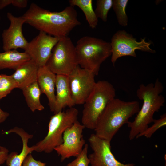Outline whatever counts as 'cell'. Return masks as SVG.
Masks as SVG:
<instances>
[{"label": "cell", "instance_id": "obj_7", "mask_svg": "<svg viewBox=\"0 0 166 166\" xmlns=\"http://www.w3.org/2000/svg\"><path fill=\"white\" fill-rule=\"evenodd\" d=\"M75 46L68 36L61 38L45 66L56 75L68 76L78 65Z\"/></svg>", "mask_w": 166, "mask_h": 166}, {"label": "cell", "instance_id": "obj_24", "mask_svg": "<svg viewBox=\"0 0 166 166\" xmlns=\"http://www.w3.org/2000/svg\"><path fill=\"white\" fill-rule=\"evenodd\" d=\"M153 124L151 126L147 128L143 132L138 135L136 138L142 136L147 138H150L152 135L160 128L166 125V114L164 113L160 116V118L154 119L153 122Z\"/></svg>", "mask_w": 166, "mask_h": 166}, {"label": "cell", "instance_id": "obj_14", "mask_svg": "<svg viewBox=\"0 0 166 166\" xmlns=\"http://www.w3.org/2000/svg\"><path fill=\"white\" fill-rule=\"evenodd\" d=\"M56 75L46 66L39 67L37 82L42 93L46 96L50 110L53 112L55 103Z\"/></svg>", "mask_w": 166, "mask_h": 166}, {"label": "cell", "instance_id": "obj_26", "mask_svg": "<svg viewBox=\"0 0 166 166\" xmlns=\"http://www.w3.org/2000/svg\"><path fill=\"white\" fill-rule=\"evenodd\" d=\"M22 165V166H46V164L36 160L30 153L26 157Z\"/></svg>", "mask_w": 166, "mask_h": 166}, {"label": "cell", "instance_id": "obj_4", "mask_svg": "<svg viewBox=\"0 0 166 166\" xmlns=\"http://www.w3.org/2000/svg\"><path fill=\"white\" fill-rule=\"evenodd\" d=\"M79 65L97 75L101 64L111 55L109 42L89 36L80 38L75 46Z\"/></svg>", "mask_w": 166, "mask_h": 166}, {"label": "cell", "instance_id": "obj_10", "mask_svg": "<svg viewBox=\"0 0 166 166\" xmlns=\"http://www.w3.org/2000/svg\"><path fill=\"white\" fill-rule=\"evenodd\" d=\"M85 128L77 120L65 131L62 143L54 149L58 155L61 156V162L72 156L76 157L81 153L85 144L82 134Z\"/></svg>", "mask_w": 166, "mask_h": 166}, {"label": "cell", "instance_id": "obj_17", "mask_svg": "<svg viewBox=\"0 0 166 166\" xmlns=\"http://www.w3.org/2000/svg\"><path fill=\"white\" fill-rule=\"evenodd\" d=\"M39 67L31 60L18 67L11 75L18 88L21 89L37 81Z\"/></svg>", "mask_w": 166, "mask_h": 166}, {"label": "cell", "instance_id": "obj_11", "mask_svg": "<svg viewBox=\"0 0 166 166\" xmlns=\"http://www.w3.org/2000/svg\"><path fill=\"white\" fill-rule=\"evenodd\" d=\"M60 38L40 31L38 35L28 42L24 52L39 67L45 66L53 49Z\"/></svg>", "mask_w": 166, "mask_h": 166}, {"label": "cell", "instance_id": "obj_32", "mask_svg": "<svg viewBox=\"0 0 166 166\" xmlns=\"http://www.w3.org/2000/svg\"><path fill=\"white\" fill-rule=\"evenodd\" d=\"M1 18L0 15V20H1Z\"/></svg>", "mask_w": 166, "mask_h": 166}, {"label": "cell", "instance_id": "obj_2", "mask_svg": "<svg viewBox=\"0 0 166 166\" xmlns=\"http://www.w3.org/2000/svg\"><path fill=\"white\" fill-rule=\"evenodd\" d=\"M164 87L157 78L155 83L146 85L140 84L136 91L138 98L143 101L142 107L134 121H129L128 126L130 128L129 138L132 140L148 127V124L153 122V116L164 105L165 98L160 93Z\"/></svg>", "mask_w": 166, "mask_h": 166}, {"label": "cell", "instance_id": "obj_22", "mask_svg": "<svg viewBox=\"0 0 166 166\" xmlns=\"http://www.w3.org/2000/svg\"><path fill=\"white\" fill-rule=\"evenodd\" d=\"M16 88H18L17 85L11 75L1 74L0 79V101Z\"/></svg>", "mask_w": 166, "mask_h": 166}, {"label": "cell", "instance_id": "obj_20", "mask_svg": "<svg viewBox=\"0 0 166 166\" xmlns=\"http://www.w3.org/2000/svg\"><path fill=\"white\" fill-rule=\"evenodd\" d=\"M70 6H77L83 12L86 19L92 29L95 28L98 22L97 17L93 6L92 0H69Z\"/></svg>", "mask_w": 166, "mask_h": 166}, {"label": "cell", "instance_id": "obj_3", "mask_svg": "<svg viewBox=\"0 0 166 166\" xmlns=\"http://www.w3.org/2000/svg\"><path fill=\"white\" fill-rule=\"evenodd\" d=\"M140 109L136 101H125L114 98L99 117L94 130L99 137L111 141L120 128Z\"/></svg>", "mask_w": 166, "mask_h": 166}, {"label": "cell", "instance_id": "obj_5", "mask_svg": "<svg viewBox=\"0 0 166 166\" xmlns=\"http://www.w3.org/2000/svg\"><path fill=\"white\" fill-rule=\"evenodd\" d=\"M115 96L116 90L111 83L105 80L96 82L84 103L81 122L85 128L94 130L102 113Z\"/></svg>", "mask_w": 166, "mask_h": 166}, {"label": "cell", "instance_id": "obj_18", "mask_svg": "<svg viewBox=\"0 0 166 166\" xmlns=\"http://www.w3.org/2000/svg\"><path fill=\"white\" fill-rule=\"evenodd\" d=\"M30 60L25 52L12 50L0 53V69H5L15 70L24 63Z\"/></svg>", "mask_w": 166, "mask_h": 166}, {"label": "cell", "instance_id": "obj_9", "mask_svg": "<svg viewBox=\"0 0 166 166\" xmlns=\"http://www.w3.org/2000/svg\"><path fill=\"white\" fill-rule=\"evenodd\" d=\"M95 76L91 71L79 65L68 76L72 98L75 105L84 104L94 87Z\"/></svg>", "mask_w": 166, "mask_h": 166}, {"label": "cell", "instance_id": "obj_8", "mask_svg": "<svg viewBox=\"0 0 166 166\" xmlns=\"http://www.w3.org/2000/svg\"><path fill=\"white\" fill-rule=\"evenodd\" d=\"M110 43L111 61L113 65L120 57L125 56L136 57L135 50L137 49L151 53L156 52L150 47L152 43L146 42L145 38H141L140 41L138 42L132 34L124 30H118L115 33Z\"/></svg>", "mask_w": 166, "mask_h": 166}, {"label": "cell", "instance_id": "obj_29", "mask_svg": "<svg viewBox=\"0 0 166 166\" xmlns=\"http://www.w3.org/2000/svg\"><path fill=\"white\" fill-rule=\"evenodd\" d=\"M9 115L8 112L3 111L0 107V124L3 122Z\"/></svg>", "mask_w": 166, "mask_h": 166}, {"label": "cell", "instance_id": "obj_15", "mask_svg": "<svg viewBox=\"0 0 166 166\" xmlns=\"http://www.w3.org/2000/svg\"><path fill=\"white\" fill-rule=\"evenodd\" d=\"M55 103L53 113L62 111L65 107H73L75 105L72 99L68 76L56 75Z\"/></svg>", "mask_w": 166, "mask_h": 166}, {"label": "cell", "instance_id": "obj_30", "mask_svg": "<svg viewBox=\"0 0 166 166\" xmlns=\"http://www.w3.org/2000/svg\"><path fill=\"white\" fill-rule=\"evenodd\" d=\"M13 0H0V9H2L7 6L12 4Z\"/></svg>", "mask_w": 166, "mask_h": 166}, {"label": "cell", "instance_id": "obj_27", "mask_svg": "<svg viewBox=\"0 0 166 166\" xmlns=\"http://www.w3.org/2000/svg\"><path fill=\"white\" fill-rule=\"evenodd\" d=\"M8 152L9 150L6 148L0 146V165L6 162Z\"/></svg>", "mask_w": 166, "mask_h": 166}, {"label": "cell", "instance_id": "obj_25", "mask_svg": "<svg viewBox=\"0 0 166 166\" xmlns=\"http://www.w3.org/2000/svg\"><path fill=\"white\" fill-rule=\"evenodd\" d=\"M88 150V145L85 144L81 153L66 166H89L90 162L87 155Z\"/></svg>", "mask_w": 166, "mask_h": 166}, {"label": "cell", "instance_id": "obj_16", "mask_svg": "<svg viewBox=\"0 0 166 166\" xmlns=\"http://www.w3.org/2000/svg\"><path fill=\"white\" fill-rule=\"evenodd\" d=\"M14 132L18 135L21 138L22 142V148L20 154L16 152H13L8 154L6 160V163L8 166H22L26 157L34 151V146L29 147L28 142L29 139L33 137L25 132L23 129L15 127L9 131L5 132L4 133L8 134Z\"/></svg>", "mask_w": 166, "mask_h": 166}, {"label": "cell", "instance_id": "obj_6", "mask_svg": "<svg viewBox=\"0 0 166 166\" xmlns=\"http://www.w3.org/2000/svg\"><path fill=\"white\" fill-rule=\"evenodd\" d=\"M78 113V110L73 107L54 114L50 117L47 135L34 145V151L49 153L61 144L64 132L77 120Z\"/></svg>", "mask_w": 166, "mask_h": 166}, {"label": "cell", "instance_id": "obj_31", "mask_svg": "<svg viewBox=\"0 0 166 166\" xmlns=\"http://www.w3.org/2000/svg\"><path fill=\"white\" fill-rule=\"evenodd\" d=\"M1 74L0 75V79H1Z\"/></svg>", "mask_w": 166, "mask_h": 166}, {"label": "cell", "instance_id": "obj_28", "mask_svg": "<svg viewBox=\"0 0 166 166\" xmlns=\"http://www.w3.org/2000/svg\"><path fill=\"white\" fill-rule=\"evenodd\" d=\"M28 2L27 0H13L12 5L18 8H25L27 5Z\"/></svg>", "mask_w": 166, "mask_h": 166}, {"label": "cell", "instance_id": "obj_13", "mask_svg": "<svg viewBox=\"0 0 166 166\" xmlns=\"http://www.w3.org/2000/svg\"><path fill=\"white\" fill-rule=\"evenodd\" d=\"M7 17L10 22V25L7 29L3 30L2 34V48L4 51L26 49L28 42L24 37L22 27L25 22L22 16L16 17L12 13L8 12Z\"/></svg>", "mask_w": 166, "mask_h": 166}, {"label": "cell", "instance_id": "obj_19", "mask_svg": "<svg viewBox=\"0 0 166 166\" xmlns=\"http://www.w3.org/2000/svg\"><path fill=\"white\" fill-rule=\"evenodd\" d=\"M22 90L27 106L32 112L36 110L41 111L44 109L40 101L42 93L37 81Z\"/></svg>", "mask_w": 166, "mask_h": 166}, {"label": "cell", "instance_id": "obj_1", "mask_svg": "<svg viewBox=\"0 0 166 166\" xmlns=\"http://www.w3.org/2000/svg\"><path fill=\"white\" fill-rule=\"evenodd\" d=\"M22 16L27 23L35 29L58 38L68 36L81 24L74 7L69 6L60 12H51L32 3Z\"/></svg>", "mask_w": 166, "mask_h": 166}, {"label": "cell", "instance_id": "obj_12", "mask_svg": "<svg viewBox=\"0 0 166 166\" xmlns=\"http://www.w3.org/2000/svg\"><path fill=\"white\" fill-rule=\"evenodd\" d=\"M88 141L93 152L88 156L91 166H134L133 163L123 164L117 160L111 150V141L91 134Z\"/></svg>", "mask_w": 166, "mask_h": 166}, {"label": "cell", "instance_id": "obj_21", "mask_svg": "<svg viewBox=\"0 0 166 166\" xmlns=\"http://www.w3.org/2000/svg\"><path fill=\"white\" fill-rule=\"evenodd\" d=\"M128 0H113L112 7L116 16L119 24L123 26H126L128 24V18L126 9Z\"/></svg>", "mask_w": 166, "mask_h": 166}, {"label": "cell", "instance_id": "obj_23", "mask_svg": "<svg viewBox=\"0 0 166 166\" xmlns=\"http://www.w3.org/2000/svg\"><path fill=\"white\" fill-rule=\"evenodd\" d=\"M113 3V0H97L94 11L97 17L103 22H106L108 12L112 7Z\"/></svg>", "mask_w": 166, "mask_h": 166}]
</instances>
